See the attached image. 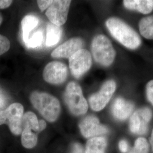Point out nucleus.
<instances>
[{"instance_id":"nucleus-6","label":"nucleus","mask_w":153,"mask_h":153,"mask_svg":"<svg viewBox=\"0 0 153 153\" xmlns=\"http://www.w3.org/2000/svg\"><path fill=\"white\" fill-rule=\"evenodd\" d=\"M69 68L73 76L79 78L90 69L92 65V57L88 50L81 49L69 59Z\"/></svg>"},{"instance_id":"nucleus-18","label":"nucleus","mask_w":153,"mask_h":153,"mask_svg":"<svg viewBox=\"0 0 153 153\" xmlns=\"http://www.w3.org/2000/svg\"><path fill=\"white\" fill-rule=\"evenodd\" d=\"M29 128L32 129L36 134H39L42 131L37 116L32 112H27L23 115L21 121V129Z\"/></svg>"},{"instance_id":"nucleus-10","label":"nucleus","mask_w":153,"mask_h":153,"mask_svg":"<svg viewBox=\"0 0 153 153\" xmlns=\"http://www.w3.org/2000/svg\"><path fill=\"white\" fill-rule=\"evenodd\" d=\"M68 76L66 66L60 62L54 61L49 63L45 67L43 78L47 82L58 85L65 81Z\"/></svg>"},{"instance_id":"nucleus-12","label":"nucleus","mask_w":153,"mask_h":153,"mask_svg":"<svg viewBox=\"0 0 153 153\" xmlns=\"http://www.w3.org/2000/svg\"><path fill=\"white\" fill-rule=\"evenodd\" d=\"M83 42L79 38H74L66 41L52 53L54 58H70L77 51L82 49Z\"/></svg>"},{"instance_id":"nucleus-5","label":"nucleus","mask_w":153,"mask_h":153,"mask_svg":"<svg viewBox=\"0 0 153 153\" xmlns=\"http://www.w3.org/2000/svg\"><path fill=\"white\" fill-rule=\"evenodd\" d=\"M23 107L19 103L10 105L6 109L0 111V126L7 124L11 133L18 136L22 133L21 121Z\"/></svg>"},{"instance_id":"nucleus-23","label":"nucleus","mask_w":153,"mask_h":153,"mask_svg":"<svg viewBox=\"0 0 153 153\" xmlns=\"http://www.w3.org/2000/svg\"><path fill=\"white\" fill-rule=\"evenodd\" d=\"M10 47V43L5 36L0 35V56L6 53Z\"/></svg>"},{"instance_id":"nucleus-17","label":"nucleus","mask_w":153,"mask_h":153,"mask_svg":"<svg viewBox=\"0 0 153 153\" xmlns=\"http://www.w3.org/2000/svg\"><path fill=\"white\" fill-rule=\"evenodd\" d=\"M62 35V28L58 26L49 23L47 26L45 44L48 47L55 45L60 41Z\"/></svg>"},{"instance_id":"nucleus-11","label":"nucleus","mask_w":153,"mask_h":153,"mask_svg":"<svg viewBox=\"0 0 153 153\" xmlns=\"http://www.w3.org/2000/svg\"><path fill=\"white\" fill-rule=\"evenodd\" d=\"M79 127L83 136L85 138L99 137L108 132L107 127L101 124L98 119L94 116H88L83 119Z\"/></svg>"},{"instance_id":"nucleus-31","label":"nucleus","mask_w":153,"mask_h":153,"mask_svg":"<svg viewBox=\"0 0 153 153\" xmlns=\"http://www.w3.org/2000/svg\"><path fill=\"white\" fill-rule=\"evenodd\" d=\"M129 153H137L136 152H135V150L133 149V148H132L131 149V150L130 151V152Z\"/></svg>"},{"instance_id":"nucleus-2","label":"nucleus","mask_w":153,"mask_h":153,"mask_svg":"<svg viewBox=\"0 0 153 153\" xmlns=\"http://www.w3.org/2000/svg\"><path fill=\"white\" fill-rule=\"evenodd\" d=\"M33 106L44 118L49 122H54L60 114L61 107L59 100L46 93L33 92L30 96Z\"/></svg>"},{"instance_id":"nucleus-29","label":"nucleus","mask_w":153,"mask_h":153,"mask_svg":"<svg viewBox=\"0 0 153 153\" xmlns=\"http://www.w3.org/2000/svg\"><path fill=\"white\" fill-rule=\"evenodd\" d=\"M5 98L4 95L0 92V108L2 107L5 104Z\"/></svg>"},{"instance_id":"nucleus-28","label":"nucleus","mask_w":153,"mask_h":153,"mask_svg":"<svg viewBox=\"0 0 153 153\" xmlns=\"http://www.w3.org/2000/svg\"><path fill=\"white\" fill-rule=\"evenodd\" d=\"M72 153H83L82 146L78 143H74L72 147Z\"/></svg>"},{"instance_id":"nucleus-13","label":"nucleus","mask_w":153,"mask_h":153,"mask_svg":"<svg viewBox=\"0 0 153 153\" xmlns=\"http://www.w3.org/2000/svg\"><path fill=\"white\" fill-rule=\"evenodd\" d=\"M134 109V104L123 98L116 99L112 105V113L118 120L124 121L131 115Z\"/></svg>"},{"instance_id":"nucleus-21","label":"nucleus","mask_w":153,"mask_h":153,"mask_svg":"<svg viewBox=\"0 0 153 153\" xmlns=\"http://www.w3.org/2000/svg\"><path fill=\"white\" fill-rule=\"evenodd\" d=\"M44 33L42 30L40 29L33 33L29 37L27 42L25 43L26 47L29 49H34L39 47L43 42Z\"/></svg>"},{"instance_id":"nucleus-9","label":"nucleus","mask_w":153,"mask_h":153,"mask_svg":"<svg viewBox=\"0 0 153 153\" xmlns=\"http://www.w3.org/2000/svg\"><path fill=\"white\" fill-rule=\"evenodd\" d=\"M71 2L68 0L53 1L45 13L52 23L60 27L65 23Z\"/></svg>"},{"instance_id":"nucleus-16","label":"nucleus","mask_w":153,"mask_h":153,"mask_svg":"<svg viewBox=\"0 0 153 153\" xmlns=\"http://www.w3.org/2000/svg\"><path fill=\"white\" fill-rule=\"evenodd\" d=\"M107 145L104 137H93L87 142L85 153H105Z\"/></svg>"},{"instance_id":"nucleus-24","label":"nucleus","mask_w":153,"mask_h":153,"mask_svg":"<svg viewBox=\"0 0 153 153\" xmlns=\"http://www.w3.org/2000/svg\"><path fill=\"white\" fill-rule=\"evenodd\" d=\"M146 94L149 102L153 105V79L150 81L146 85Z\"/></svg>"},{"instance_id":"nucleus-3","label":"nucleus","mask_w":153,"mask_h":153,"mask_svg":"<svg viewBox=\"0 0 153 153\" xmlns=\"http://www.w3.org/2000/svg\"><path fill=\"white\" fill-rule=\"evenodd\" d=\"M91 52L95 61L104 66L111 65L116 55L109 39L103 35H97L93 39Z\"/></svg>"},{"instance_id":"nucleus-32","label":"nucleus","mask_w":153,"mask_h":153,"mask_svg":"<svg viewBox=\"0 0 153 153\" xmlns=\"http://www.w3.org/2000/svg\"><path fill=\"white\" fill-rule=\"evenodd\" d=\"M2 22V16H1V14H0V25L1 24Z\"/></svg>"},{"instance_id":"nucleus-30","label":"nucleus","mask_w":153,"mask_h":153,"mask_svg":"<svg viewBox=\"0 0 153 153\" xmlns=\"http://www.w3.org/2000/svg\"><path fill=\"white\" fill-rule=\"evenodd\" d=\"M150 142L151 143V145H152V149H153V129L152 132V134H151V137L150 138Z\"/></svg>"},{"instance_id":"nucleus-27","label":"nucleus","mask_w":153,"mask_h":153,"mask_svg":"<svg viewBox=\"0 0 153 153\" xmlns=\"http://www.w3.org/2000/svg\"><path fill=\"white\" fill-rule=\"evenodd\" d=\"M13 1L10 0H0V9H3L8 7L11 5Z\"/></svg>"},{"instance_id":"nucleus-20","label":"nucleus","mask_w":153,"mask_h":153,"mask_svg":"<svg viewBox=\"0 0 153 153\" xmlns=\"http://www.w3.org/2000/svg\"><path fill=\"white\" fill-rule=\"evenodd\" d=\"M22 145L27 149L34 148L38 142V134H36L32 129L25 128L22 131Z\"/></svg>"},{"instance_id":"nucleus-7","label":"nucleus","mask_w":153,"mask_h":153,"mask_svg":"<svg viewBox=\"0 0 153 153\" xmlns=\"http://www.w3.org/2000/svg\"><path fill=\"white\" fill-rule=\"evenodd\" d=\"M116 83L111 79L104 82L98 93L93 94L89 98V104L95 111H100L104 108L115 93Z\"/></svg>"},{"instance_id":"nucleus-25","label":"nucleus","mask_w":153,"mask_h":153,"mask_svg":"<svg viewBox=\"0 0 153 153\" xmlns=\"http://www.w3.org/2000/svg\"><path fill=\"white\" fill-rule=\"evenodd\" d=\"M53 2V1L51 0H42V1H38L37 4L38 5L40 9L42 11H43L45 9L48 8L51 5Z\"/></svg>"},{"instance_id":"nucleus-15","label":"nucleus","mask_w":153,"mask_h":153,"mask_svg":"<svg viewBox=\"0 0 153 153\" xmlns=\"http://www.w3.org/2000/svg\"><path fill=\"white\" fill-rule=\"evenodd\" d=\"M39 23L38 18L33 15H28L23 19L21 22L22 39L25 44L27 42L30 36L33 33L34 29L37 27Z\"/></svg>"},{"instance_id":"nucleus-26","label":"nucleus","mask_w":153,"mask_h":153,"mask_svg":"<svg viewBox=\"0 0 153 153\" xmlns=\"http://www.w3.org/2000/svg\"><path fill=\"white\" fill-rule=\"evenodd\" d=\"M119 148L123 153H126L128 150V144L126 141L124 140H122L119 142Z\"/></svg>"},{"instance_id":"nucleus-19","label":"nucleus","mask_w":153,"mask_h":153,"mask_svg":"<svg viewBox=\"0 0 153 153\" xmlns=\"http://www.w3.org/2000/svg\"><path fill=\"white\" fill-rule=\"evenodd\" d=\"M139 30L143 37L153 40V16L141 19L139 22Z\"/></svg>"},{"instance_id":"nucleus-22","label":"nucleus","mask_w":153,"mask_h":153,"mask_svg":"<svg viewBox=\"0 0 153 153\" xmlns=\"http://www.w3.org/2000/svg\"><path fill=\"white\" fill-rule=\"evenodd\" d=\"M133 149L137 153H148L149 146L148 141L143 137L138 138L134 143Z\"/></svg>"},{"instance_id":"nucleus-8","label":"nucleus","mask_w":153,"mask_h":153,"mask_svg":"<svg viewBox=\"0 0 153 153\" xmlns=\"http://www.w3.org/2000/svg\"><path fill=\"white\" fill-rule=\"evenodd\" d=\"M153 116L152 110L148 107L137 109L130 119L129 129L131 133L142 135L148 131V124Z\"/></svg>"},{"instance_id":"nucleus-1","label":"nucleus","mask_w":153,"mask_h":153,"mask_svg":"<svg viewBox=\"0 0 153 153\" xmlns=\"http://www.w3.org/2000/svg\"><path fill=\"white\" fill-rule=\"evenodd\" d=\"M105 26L114 38L128 49H136L141 44V39L137 32L126 22L118 18L111 17Z\"/></svg>"},{"instance_id":"nucleus-4","label":"nucleus","mask_w":153,"mask_h":153,"mask_svg":"<svg viewBox=\"0 0 153 153\" xmlns=\"http://www.w3.org/2000/svg\"><path fill=\"white\" fill-rule=\"evenodd\" d=\"M64 100L73 115L79 116L87 112L88 102L83 95L82 88L76 82L68 83L64 93Z\"/></svg>"},{"instance_id":"nucleus-14","label":"nucleus","mask_w":153,"mask_h":153,"mask_svg":"<svg viewBox=\"0 0 153 153\" xmlns=\"http://www.w3.org/2000/svg\"><path fill=\"white\" fill-rule=\"evenodd\" d=\"M123 5L127 9L143 14L150 13L153 10V0H125L123 1Z\"/></svg>"}]
</instances>
